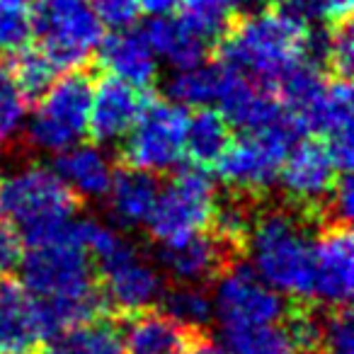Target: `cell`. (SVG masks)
Listing matches in <instances>:
<instances>
[{"label": "cell", "mask_w": 354, "mask_h": 354, "mask_svg": "<svg viewBox=\"0 0 354 354\" xmlns=\"http://www.w3.org/2000/svg\"><path fill=\"white\" fill-rule=\"evenodd\" d=\"M308 22L267 3L260 12L236 15L212 51V59L223 61L231 68L262 88L274 90V83L299 61L306 59Z\"/></svg>", "instance_id": "1"}, {"label": "cell", "mask_w": 354, "mask_h": 354, "mask_svg": "<svg viewBox=\"0 0 354 354\" xmlns=\"http://www.w3.org/2000/svg\"><path fill=\"white\" fill-rule=\"evenodd\" d=\"M315 233L289 204L267 194L248 241L260 279L291 299H310Z\"/></svg>", "instance_id": "2"}, {"label": "cell", "mask_w": 354, "mask_h": 354, "mask_svg": "<svg viewBox=\"0 0 354 354\" xmlns=\"http://www.w3.org/2000/svg\"><path fill=\"white\" fill-rule=\"evenodd\" d=\"M83 209L85 199L56 172L32 162L0 183V216L15 223L30 248L64 238Z\"/></svg>", "instance_id": "3"}, {"label": "cell", "mask_w": 354, "mask_h": 354, "mask_svg": "<svg viewBox=\"0 0 354 354\" xmlns=\"http://www.w3.org/2000/svg\"><path fill=\"white\" fill-rule=\"evenodd\" d=\"M97 71V61H90L54 80L35 107V119L27 127L25 138L32 151L61 153L85 138Z\"/></svg>", "instance_id": "4"}, {"label": "cell", "mask_w": 354, "mask_h": 354, "mask_svg": "<svg viewBox=\"0 0 354 354\" xmlns=\"http://www.w3.org/2000/svg\"><path fill=\"white\" fill-rule=\"evenodd\" d=\"M301 127L291 114L262 131H243L233 136L216 162L223 187L252 194H270L289 148L299 138Z\"/></svg>", "instance_id": "5"}, {"label": "cell", "mask_w": 354, "mask_h": 354, "mask_svg": "<svg viewBox=\"0 0 354 354\" xmlns=\"http://www.w3.org/2000/svg\"><path fill=\"white\" fill-rule=\"evenodd\" d=\"M185 127L187 109L148 90L141 112L119 148V162L153 175L172 172L185 156Z\"/></svg>", "instance_id": "6"}, {"label": "cell", "mask_w": 354, "mask_h": 354, "mask_svg": "<svg viewBox=\"0 0 354 354\" xmlns=\"http://www.w3.org/2000/svg\"><path fill=\"white\" fill-rule=\"evenodd\" d=\"M32 27L44 54L59 71H71L95 61L104 25L88 0H37Z\"/></svg>", "instance_id": "7"}, {"label": "cell", "mask_w": 354, "mask_h": 354, "mask_svg": "<svg viewBox=\"0 0 354 354\" xmlns=\"http://www.w3.org/2000/svg\"><path fill=\"white\" fill-rule=\"evenodd\" d=\"M214 202L216 185L209 170L194 165L175 167L165 187L158 189L156 204L143 226L156 243L180 241L209 226Z\"/></svg>", "instance_id": "8"}, {"label": "cell", "mask_w": 354, "mask_h": 354, "mask_svg": "<svg viewBox=\"0 0 354 354\" xmlns=\"http://www.w3.org/2000/svg\"><path fill=\"white\" fill-rule=\"evenodd\" d=\"M75 221L78 218L71 221L64 238L32 245L22 255L17 267L22 272V286L35 296H78L100 284L88 250L78 243Z\"/></svg>", "instance_id": "9"}, {"label": "cell", "mask_w": 354, "mask_h": 354, "mask_svg": "<svg viewBox=\"0 0 354 354\" xmlns=\"http://www.w3.org/2000/svg\"><path fill=\"white\" fill-rule=\"evenodd\" d=\"M339 172L323 138L308 136L294 143L279 167V199L306 218L318 231L323 207L335 187Z\"/></svg>", "instance_id": "10"}, {"label": "cell", "mask_w": 354, "mask_h": 354, "mask_svg": "<svg viewBox=\"0 0 354 354\" xmlns=\"http://www.w3.org/2000/svg\"><path fill=\"white\" fill-rule=\"evenodd\" d=\"M214 284V313H218L221 328L277 325L286 310V301L245 260L228 267Z\"/></svg>", "instance_id": "11"}, {"label": "cell", "mask_w": 354, "mask_h": 354, "mask_svg": "<svg viewBox=\"0 0 354 354\" xmlns=\"http://www.w3.org/2000/svg\"><path fill=\"white\" fill-rule=\"evenodd\" d=\"M156 262L172 284L212 286L236 262L245 260L212 231H197L172 243H156Z\"/></svg>", "instance_id": "12"}, {"label": "cell", "mask_w": 354, "mask_h": 354, "mask_svg": "<svg viewBox=\"0 0 354 354\" xmlns=\"http://www.w3.org/2000/svg\"><path fill=\"white\" fill-rule=\"evenodd\" d=\"M352 226H325L313 241V286L310 299L320 306L339 308L352 301L354 274Z\"/></svg>", "instance_id": "13"}, {"label": "cell", "mask_w": 354, "mask_h": 354, "mask_svg": "<svg viewBox=\"0 0 354 354\" xmlns=\"http://www.w3.org/2000/svg\"><path fill=\"white\" fill-rule=\"evenodd\" d=\"M148 90H138L100 66L88 117V138L93 146L112 143L133 127Z\"/></svg>", "instance_id": "14"}, {"label": "cell", "mask_w": 354, "mask_h": 354, "mask_svg": "<svg viewBox=\"0 0 354 354\" xmlns=\"http://www.w3.org/2000/svg\"><path fill=\"white\" fill-rule=\"evenodd\" d=\"M97 281L107 296L112 315L153 308L167 284L162 272L138 255V248L100 270Z\"/></svg>", "instance_id": "15"}, {"label": "cell", "mask_w": 354, "mask_h": 354, "mask_svg": "<svg viewBox=\"0 0 354 354\" xmlns=\"http://www.w3.org/2000/svg\"><path fill=\"white\" fill-rule=\"evenodd\" d=\"M124 354H185L207 330L172 320L160 308H143L114 315Z\"/></svg>", "instance_id": "16"}, {"label": "cell", "mask_w": 354, "mask_h": 354, "mask_svg": "<svg viewBox=\"0 0 354 354\" xmlns=\"http://www.w3.org/2000/svg\"><path fill=\"white\" fill-rule=\"evenodd\" d=\"M95 61L104 71L119 75L122 80L131 83L138 90H151L156 83L158 66L153 59V49L146 39V32L133 30H119L109 37H102Z\"/></svg>", "instance_id": "17"}, {"label": "cell", "mask_w": 354, "mask_h": 354, "mask_svg": "<svg viewBox=\"0 0 354 354\" xmlns=\"http://www.w3.org/2000/svg\"><path fill=\"white\" fill-rule=\"evenodd\" d=\"M158 189H160L158 175L117 160L112 165V183L104 194L109 218L122 228L143 226L156 204Z\"/></svg>", "instance_id": "18"}, {"label": "cell", "mask_w": 354, "mask_h": 354, "mask_svg": "<svg viewBox=\"0 0 354 354\" xmlns=\"http://www.w3.org/2000/svg\"><path fill=\"white\" fill-rule=\"evenodd\" d=\"M41 344L35 320V296L12 279L0 277V354H32Z\"/></svg>", "instance_id": "19"}, {"label": "cell", "mask_w": 354, "mask_h": 354, "mask_svg": "<svg viewBox=\"0 0 354 354\" xmlns=\"http://www.w3.org/2000/svg\"><path fill=\"white\" fill-rule=\"evenodd\" d=\"M56 175L80 197H104L112 183V162L93 146H71L54 160Z\"/></svg>", "instance_id": "20"}, {"label": "cell", "mask_w": 354, "mask_h": 354, "mask_svg": "<svg viewBox=\"0 0 354 354\" xmlns=\"http://www.w3.org/2000/svg\"><path fill=\"white\" fill-rule=\"evenodd\" d=\"M233 138V127L218 109L214 107H197L187 114V127H185V156L189 165L212 170L216 167L221 153Z\"/></svg>", "instance_id": "21"}, {"label": "cell", "mask_w": 354, "mask_h": 354, "mask_svg": "<svg viewBox=\"0 0 354 354\" xmlns=\"http://www.w3.org/2000/svg\"><path fill=\"white\" fill-rule=\"evenodd\" d=\"M146 39L153 54H160L170 61L175 68H194L212 59V49L202 41L177 15H158L146 27Z\"/></svg>", "instance_id": "22"}, {"label": "cell", "mask_w": 354, "mask_h": 354, "mask_svg": "<svg viewBox=\"0 0 354 354\" xmlns=\"http://www.w3.org/2000/svg\"><path fill=\"white\" fill-rule=\"evenodd\" d=\"M0 59H3V66H6L8 75L12 78L27 107H37L59 75V68L39 44H25L22 49L3 54Z\"/></svg>", "instance_id": "23"}, {"label": "cell", "mask_w": 354, "mask_h": 354, "mask_svg": "<svg viewBox=\"0 0 354 354\" xmlns=\"http://www.w3.org/2000/svg\"><path fill=\"white\" fill-rule=\"evenodd\" d=\"M231 66L218 59H209L194 68H185L167 83V100L183 104V107H207L218 102Z\"/></svg>", "instance_id": "24"}, {"label": "cell", "mask_w": 354, "mask_h": 354, "mask_svg": "<svg viewBox=\"0 0 354 354\" xmlns=\"http://www.w3.org/2000/svg\"><path fill=\"white\" fill-rule=\"evenodd\" d=\"M156 308H160L172 320L189 328L204 330L214 318V299L207 286L197 284H172L167 281Z\"/></svg>", "instance_id": "25"}, {"label": "cell", "mask_w": 354, "mask_h": 354, "mask_svg": "<svg viewBox=\"0 0 354 354\" xmlns=\"http://www.w3.org/2000/svg\"><path fill=\"white\" fill-rule=\"evenodd\" d=\"M226 354H291L284 328L277 325H250V328H221Z\"/></svg>", "instance_id": "26"}, {"label": "cell", "mask_w": 354, "mask_h": 354, "mask_svg": "<svg viewBox=\"0 0 354 354\" xmlns=\"http://www.w3.org/2000/svg\"><path fill=\"white\" fill-rule=\"evenodd\" d=\"M61 339L73 354H124L114 315H102L90 323L75 325Z\"/></svg>", "instance_id": "27"}, {"label": "cell", "mask_w": 354, "mask_h": 354, "mask_svg": "<svg viewBox=\"0 0 354 354\" xmlns=\"http://www.w3.org/2000/svg\"><path fill=\"white\" fill-rule=\"evenodd\" d=\"M323 68L333 78L349 80L354 68V32L352 17L339 22H328V41H325Z\"/></svg>", "instance_id": "28"}, {"label": "cell", "mask_w": 354, "mask_h": 354, "mask_svg": "<svg viewBox=\"0 0 354 354\" xmlns=\"http://www.w3.org/2000/svg\"><path fill=\"white\" fill-rule=\"evenodd\" d=\"M32 37V8L25 0H0V54L22 49Z\"/></svg>", "instance_id": "29"}, {"label": "cell", "mask_w": 354, "mask_h": 354, "mask_svg": "<svg viewBox=\"0 0 354 354\" xmlns=\"http://www.w3.org/2000/svg\"><path fill=\"white\" fill-rule=\"evenodd\" d=\"M320 354H354V320L349 306H325Z\"/></svg>", "instance_id": "30"}, {"label": "cell", "mask_w": 354, "mask_h": 354, "mask_svg": "<svg viewBox=\"0 0 354 354\" xmlns=\"http://www.w3.org/2000/svg\"><path fill=\"white\" fill-rule=\"evenodd\" d=\"M88 6L93 8L97 20L104 27H112V30L133 27L138 15H141V8H138L136 0H88Z\"/></svg>", "instance_id": "31"}, {"label": "cell", "mask_w": 354, "mask_h": 354, "mask_svg": "<svg viewBox=\"0 0 354 354\" xmlns=\"http://www.w3.org/2000/svg\"><path fill=\"white\" fill-rule=\"evenodd\" d=\"M22 255H25V245H22L20 231L12 221L0 216V277L12 274L20 267Z\"/></svg>", "instance_id": "32"}, {"label": "cell", "mask_w": 354, "mask_h": 354, "mask_svg": "<svg viewBox=\"0 0 354 354\" xmlns=\"http://www.w3.org/2000/svg\"><path fill=\"white\" fill-rule=\"evenodd\" d=\"M270 3H274L277 8L291 12L304 22L323 20V3L320 0H270Z\"/></svg>", "instance_id": "33"}, {"label": "cell", "mask_w": 354, "mask_h": 354, "mask_svg": "<svg viewBox=\"0 0 354 354\" xmlns=\"http://www.w3.org/2000/svg\"><path fill=\"white\" fill-rule=\"evenodd\" d=\"M323 3V20L325 22H339L352 17V3L354 0H320Z\"/></svg>", "instance_id": "34"}, {"label": "cell", "mask_w": 354, "mask_h": 354, "mask_svg": "<svg viewBox=\"0 0 354 354\" xmlns=\"http://www.w3.org/2000/svg\"><path fill=\"white\" fill-rule=\"evenodd\" d=\"M136 3L141 12H148V15H170L180 6V0H136Z\"/></svg>", "instance_id": "35"}, {"label": "cell", "mask_w": 354, "mask_h": 354, "mask_svg": "<svg viewBox=\"0 0 354 354\" xmlns=\"http://www.w3.org/2000/svg\"><path fill=\"white\" fill-rule=\"evenodd\" d=\"M185 354H226V349H223L221 344H216L207 333H204V335H199L192 344H189Z\"/></svg>", "instance_id": "36"}, {"label": "cell", "mask_w": 354, "mask_h": 354, "mask_svg": "<svg viewBox=\"0 0 354 354\" xmlns=\"http://www.w3.org/2000/svg\"><path fill=\"white\" fill-rule=\"evenodd\" d=\"M32 354H73V352L66 347L64 339H51V342H41Z\"/></svg>", "instance_id": "37"}, {"label": "cell", "mask_w": 354, "mask_h": 354, "mask_svg": "<svg viewBox=\"0 0 354 354\" xmlns=\"http://www.w3.org/2000/svg\"><path fill=\"white\" fill-rule=\"evenodd\" d=\"M218 3H221V6H226L233 15H245V8L252 6L255 0H218Z\"/></svg>", "instance_id": "38"}, {"label": "cell", "mask_w": 354, "mask_h": 354, "mask_svg": "<svg viewBox=\"0 0 354 354\" xmlns=\"http://www.w3.org/2000/svg\"><path fill=\"white\" fill-rule=\"evenodd\" d=\"M291 354H296V352H291Z\"/></svg>", "instance_id": "39"}, {"label": "cell", "mask_w": 354, "mask_h": 354, "mask_svg": "<svg viewBox=\"0 0 354 354\" xmlns=\"http://www.w3.org/2000/svg\"><path fill=\"white\" fill-rule=\"evenodd\" d=\"M25 3H27V0H25Z\"/></svg>", "instance_id": "40"}]
</instances>
